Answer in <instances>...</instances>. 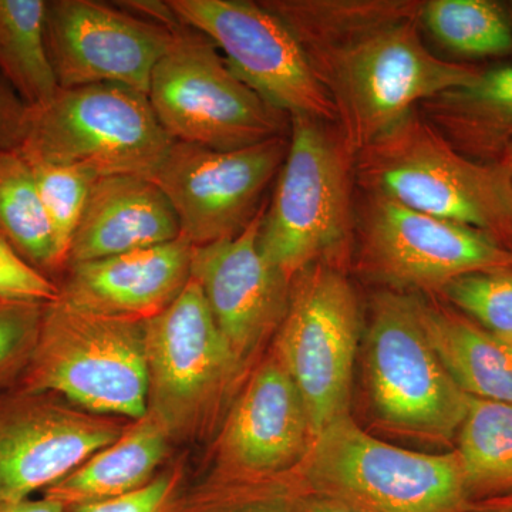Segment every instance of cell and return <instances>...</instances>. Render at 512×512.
I'll list each match as a JSON object with an SVG mask.
<instances>
[{"label": "cell", "mask_w": 512, "mask_h": 512, "mask_svg": "<svg viewBox=\"0 0 512 512\" xmlns=\"http://www.w3.org/2000/svg\"><path fill=\"white\" fill-rule=\"evenodd\" d=\"M266 207L235 237L192 248L191 279L200 285L212 316L235 357L247 365L279 329L292 282L259 248Z\"/></svg>", "instance_id": "e0dca14e"}, {"label": "cell", "mask_w": 512, "mask_h": 512, "mask_svg": "<svg viewBox=\"0 0 512 512\" xmlns=\"http://www.w3.org/2000/svg\"><path fill=\"white\" fill-rule=\"evenodd\" d=\"M503 160L505 163L508 164V167H510V173L512 178V146L508 148L507 153L504 154Z\"/></svg>", "instance_id": "8d00e7d4"}, {"label": "cell", "mask_w": 512, "mask_h": 512, "mask_svg": "<svg viewBox=\"0 0 512 512\" xmlns=\"http://www.w3.org/2000/svg\"><path fill=\"white\" fill-rule=\"evenodd\" d=\"M357 184L373 197L512 241V178L504 160L464 156L413 110L353 158Z\"/></svg>", "instance_id": "7a4b0ae2"}, {"label": "cell", "mask_w": 512, "mask_h": 512, "mask_svg": "<svg viewBox=\"0 0 512 512\" xmlns=\"http://www.w3.org/2000/svg\"><path fill=\"white\" fill-rule=\"evenodd\" d=\"M175 512H288L284 500L245 485L198 484L184 491Z\"/></svg>", "instance_id": "4dcf8cb0"}, {"label": "cell", "mask_w": 512, "mask_h": 512, "mask_svg": "<svg viewBox=\"0 0 512 512\" xmlns=\"http://www.w3.org/2000/svg\"><path fill=\"white\" fill-rule=\"evenodd\" d=\"M29 165L49 221L57 261L63 275L69 264L70 247L82 220L87 198L94 181L99 177L82 168L53 164Z\"/></svg>", "instance_id": "4316f807"}, {"label": "cell", "mask_w": 512, "mask_h": 512, "mask_svg": "<svg viewBox=\"0 0 512 512\" xmlns=\"http://www.w3.org/2000/svg\"><path fill=\"white\" fill-rule=\"evenodd\" d=\"M288 146V136L229 151L175 141L150 180L173 205L181 235L200 247L248 227Z\"/></svg>", "instance_id": "4fadbf2b"}, {"label": "cell", "mask_w": 512, "mask_h": 512, "mask_svg": "<svg viewBox=\"0 0 512 512\" xmlns=\"http://www.w3.org/2000/svg\"><path fill=\"white\" fill-rule=\"evenodd\" d=\"M183 480V467H168L136 491L76 505L64 512H175L184 494Z\"/></svg>", "instance_id": "f546056e"}, {"label": "cell", "mask_w": 512, "mask_h": 512, "mask_svg": "<svg viewBox=\"0 0 512 512\" xmlns=\"http://www.w3.org/2000/svg\"><path fill=\"white\" fill-rule=\"evenodd\" d=\"M174 143L146 94L90 84L60 89L45 106L29 109L18 151L29 164L150 178Z\"/></svg>", "instance_id": "8992f818"}, {"label": "cell", "mask_w": 512, "mask_h": 512, "mask_svg": "<svg viewBox=\"0 0 512 512\" xmlns=\"http://www.w3.org/2000/svg\"><path fill=\"white\" fill-rule=\"evenodd\" d=\"M284 497L325 495L360 512H471L456 451L416 453L375 439L352 417L315 437Z\"/></svg>", "instance_id": "3957f363"}, {"label": "cell", "mask_w": 512, "mask_h": 512, "mask_svg": "<svg viewBox=\"0 0 512 512\" xmlns=\"http://www.w3.org/2000/svg\"><path fill=\"white\" fill-rule=\"evenodd\" d=\"M18 389L49 392L104 416L136 421L148 409L144 320L49 303Z\"/></svg>", "instance_id": "277c9868"}, {"label": "cell", "mask_w": 512, "mask_h": 512, "mask_svg": "<svg viewBox=\"0 0 512 512\" xmlns=\"http://www.w3.org/2000/svg\"><path fill=\"white\" fill-rule=\"evenodd\" d=\"M171 29L173 42L154 67L147 93L168 136L220 151L288 136L291 116L239 80L211 40L175 15Z\"/></svg>", "instance_id": "52a82bcc"}, {"label": "cell", "mask_w": 512, "mask_h": 512, "mask_svg": "<svg viewBox=\"0 0 512 512\" xmlns=\"http://www.w3.org/2000/svg\"><path fill=\"white\" fill-rule=\"evenodd\" d=\"M59 298V285L23 259L0 234V301L49 305Z\"/></svg>", "instance_id": "1f68e13d"}, {"label": "cell", "mask_w": 512, "mask_h": 512, "mask_svg": "<svg viewBox=\"0 0 512 512\" xmlns=\"http://www.w3.org/2000/svg\"><path fill=\"white\" fill-rule=\"evenodd\" d=\"M456 454L471 503L512 494V404L470 397Z\"/></svg>", "instance_id": "603a6c76"}, {"label": "cell", "mask_w": 512, "mask_h": 512, "mask_svg": "<svg viewBox=\"0 0 512 512\" xmlns=\"http://www.w3.org/2000/svg\"><path fill=\"white\" fill-rule=\"evenodd\" d=\"M271 207L265 210L259 248L293 281L318 262L333 259L353 228V156L325 121L291 117L289 146Z\"/></svg>", "instance_id": "5b68a950"}, {"label": "cell", "mask_w": 512, "mask_h": 512, "mask_svg": "<svg viewBox=\"0 0 512 512\" xmlns=\"http://www.w3.org/2000/svg\"><path fill=\"white\" fill-rule=\"evenodd\" d=\"M167 5L222 50L229 69L266 103L291 117L336 123L335 107L298 40L262 2L168 0Z\"/></svg>", "instance_id": "7c38bea8"}, {"label": "cell", "mask_w": 512, "mask_h": 512, "mask_svg": "<svg viewBox=\"0 0 512 512\" xmlns=\"http://www.w3.org/2000/svg\"><path fill=\"white\" fill-rule=\"evenodd\" d=\"M47 0H0V73L29 109L60 90L46 43Z\"/></svg>", "instance_id": "cb8c5ba5"}, {"label": "cell", "mask_w": 512, "mask_h": 512, "mask_svg": "<svg viewBox=\"0 0 512 512\" xmlns=\"http://www.w3.org/2000/svg\"><path fill=\"white\" fill-rule=\"evenodd\" d=\"M421 299L379 293L372 303L366 345L370 399L386 426L430 441L457 436L467 396L431 345L420 313Z\"/></svg>", "instance_id": "ba28073f"}, {"label": "cell", "mask_w": 512, "mask_h": 512, "mask_svg": "<svg viewBox=\"0 0 512 512\" xmlns=\"http://www.w3.org/2000/svg\"><path fill=\"white\" fill-rule=\"evenodd\" d=\"M29 107L0 73V153L18 150L25 134Z\"/></svg>", "instance_id": "d6a6232c"}, {"label": "cell", "mask_w": 512, "mask_h": 512, "mask_svg": "<svg viewBox=\"0 0 512 512\" xmlns=\"http://www.w3.org/2000/svg\"><path fill=\"white\" fill-rule=\"evenodd\" d=\"M147 413L171 443L194 441L211 426L244 365L231 352L197 282L144 320Z\"/></svg>", "instance_id": "9c48e42d"}, {"label": "cell", "mask_w": 512, "mask_h": 512, "mask_svg": "<svg viewBox=\"0 0 512 512\" xmlns=\"http://www.w3.org/2000/svg\"><path fill=\"white\" fill-rule=\"evenodd\" d=\"M181 237L173 205L150 178L107 175L94 181L74 234L69 265L153 248Z\"/></svg>", "instance_id": "d6986e66"}, {"label": "cell", "mask_w": 512, "mask_h": 512, "mask_svg": "<svg viewBox=\"0 0 512 512\" xmlns=\"http://www.w3.org/2000/svg\"><path fill=\"white\" fill-rule=\"evenodd\" d=\"M49 392H0V501H20L69 476L130 426Z\"/></svg>", "instance_id": "9a60e30c"}, {"label": "cell", "mask_w": 512, "mask_h": 512, "mask_svg": "<svg viewBox=\"0 0 512 512\" xmlns=\"http://www.w3.org/2000/svg\"><path fill=\"white\" fill-rule=\"evenodd\" d=\"M359 338V303L339 268L318 262L293 279L275 356L301 394L313 440L350 416Z\"/></svg>", "instance_id": "30bf717a"}, {"label": "cell", "mask_w": 512, "mask_h": 512, "mask_svg": "<svg viewBox=\"0 0 512 512\" xmlns=\"http://www.w3.org/2000/svg\"><path fill=\"white\" fill-rule=\"evenodd\" d=\"M421 320L448 373L467 396L512 404V349L470 319L420 302Z\"/></svg>", "instance_id": "7402d4cb"}, {"label": "cell", "mask_w": 512, "mask_h": 512, "mask_svg": "<svg viewBox=\"0 0 512 512\" xmlns=\"http://www.w3.org/2000/svg\"><path fill=\"white\" fill-rule=\"evenodd\" d=\"M511 9H512V3H511Z\"/></svg>", "instance_id": "f35d334b"}, {"label": "cell", "mask_w": 512, "mask_h": 512, "mask_svg": "<svg viewBox=\"0 0 512 512\" xmlns=\"http://www.w3.org/2000/svg\"><path fill=\"white\" fill-rule=\"evenodd\" d=\"M508 345H510V348L512 349V338L510 340H508Z\"/></svg>", "instance_id": "74e56055"}, {"label": "cell", "mask_w": 512, "mask_h": 512, "mask_svg": "<svg viewBox=\"0 0 512 512\" xmlns=\"http://www.w3.org/2000/svg\"><path fill=\"white\" fill-rule=\"evenodd\" d=\"M421 25L441 46L464 57H497L512 52V25L491 0L423 2Z\"/></svg>", "instance_id": "484cf974"}, {"label": "cell", "mask_w": 512, "mask_h": 512, "mask_svg": "<svg viewBox=\"0 0 512 512\" xmlns=\"http://www.w3.org/2000/svg\"><path fill=\"white\" fill-rule=\"evenodd\" d=\"M441 292L485 332L504 342L512 338V268L460 276Z\"/></svg>", "instance_id": "83f0119b"}, {"label": "cell", "mask_w": 512, "mask_h": 512, "mask_svg": "<svg viewBox=\"0 0 512 512\" xmlns=\"http://www.w3.org/2000/svg\"><path fill=\"white\" fill-rule=\"evenodd\" d=\"M0 512H64V507L42 495L37 500L0 501Z\"/></svg>", "instance_id": "e575fe53"}, {"label": "cell", "mask_w": 512, "mask_h": 512, "mask_svg": "<svg viewBox=\"0 0 512 512\" xmlns=\"http://www.w3.org/2000/svg\"><path fill=\"white\" fill-rule=\"evenodd\" d=\"M279 498L284 500L288 512H360L342 501L325 495L299 494Z\"/></svg>", "instance_id": "836d02e7"}, {"label": "cell", "mask_w": 512, "mask_h": 512, "mask_svg": "<svg viewBox=\"0 0 512 512\" xmlns=\"http://www.w3.org/2000/svg\"><path fill=\"white\" fill-rule=\"evenodd\" d=\"M0 234L47 278L62 276L32 168L18 150L0 153Z\"/></svg>", "instance_id": "d4e9b609"}, {"label": "cell", "mask_w": 512, "mask_h": 512, "mask_svg": "<svg viewBox=\"0 0 512 512\" xmlns=\"http://www.w3.org/2000/svg\"><path fill=\"white\" fill-rule=\"evenodd\" d=\"M313 443L305 404L276 356L239 393L215 443L214 473L202 483L251 484L292 473Z\"/></svg>", "instance_id": "2e32d148"}, {"label": "cell", "mask_w": 512, "mask_h": 512, "mask_svg": "<svg viewBox=\"0 0 512 512\" xmlns=\"http://www.w3.org/2000/svg\"><path fill=\"white\" fill-rule=\"evenodd\" d=\"M131 10L96 0H47L46 43L60 89L117 84L146 94L173 42L167 2Z\"/></svg>", "instance_id": "8fae6325"}, {"label": "cell", "mask_w": 512, "mask_h": 512, "mask_svg": "<svg viewBox=\"0 0 512 512\" xmlns=\"http://www.w3.org/2000/svg\"><path fill=\"white\" fill-rule=\"evenodd\" d=\"M46 305L0 301V392L16 386L28 366Z\"/></svg>", "instance_id": "f1b7e54d"}, {"label": "cell", "mask_w": 512, "mask_h": 512, "mask_svg": "<svg viewBox=\"0 0 512 512\" xmlns=\"http://www.w3.org/2000/svg\"><path fill=\"white\" fill-rule=\"evenodd\" d=\"M192 248L181 235L157 247L69 265L57 282L60 299L103 315L153 318L190 282Z\"/></svg>", "instance_id": "ac0fdd59"}, {"label": "cell", "mask_w": 512, "mask_h": 512, "mask_svg": "<svg viewBox=\"0 0 512 512\" xmlns=\"http://www.w3.org/2000/svg\"><path fill=\"white\" fill-rule=\"evenodd\" d=\"M471 512H512V494L471 504Z\"/></svg>", "instance_id": "d590c367"}, {"label": "cell", "mask_w": 512, "mask_h": 512, "mask_svg": "<svg viewBox=\"0 0 512 512\" xmlns=\"http://www.w3.org/2000/svg\"><path fill=\"white\" fill-rule=\"evenodd\" d=\"M360 264L370 278L393 288L441 291L460 276L512 268V249L480 229L370 195Z\"/></svg>", "instance_id": "5bb4252c"}, {"label": "cell", "mask_w": 512, "mask_h": 512, "mask_svg": "<svg viewBox=\"0 0 512 512\" xmlns=\"http://www.w3.org/2000/svg\"><path fill=\"white\" fill-rule=\"evenodd\" d=\"M298 40L335 107L353 158L423 101L480 70L447 62L421 40L420 0H264Z\"/></svg>", "instance_id": "6da1fadb"}, {"label": "cell", "mask_w": 512, "mask_h": 512, "mask_svg": "<svg viewBox=\"0 0 512 512\" xmlns=\"http://www.w3.org/2000/svg\"><path fill=\"white\" fill-rule=\"evenodd\" d=\"M417 109L464 156L504 157L512 146V66L480 70L470 83L423 101Z\"/></svg>", "instance_id": "ffe728a7"}, {"label": "cell", "mask_w": 512, "mask_h": 512, "mask_svg": "<svg viewBox=\"0 0 512 512\" xmlns=\"http://www.w3.org/2000/svg\"><path fill=\"white\" fill-rule=\"evenodd\" d=\"M170 444L161 424L147 413L131 421L119 439L101 448L42 495L66 510L131 493L157 476Z\"/></svg>", "instance_id": "44dd1931"}]
</instances>
